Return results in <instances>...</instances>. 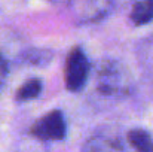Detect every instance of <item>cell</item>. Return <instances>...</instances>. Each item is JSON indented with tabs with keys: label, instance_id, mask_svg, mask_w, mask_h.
<instances>
[{
	"label": "cell",
	"instance_id": "6da1fadb",
	"mask_svg": "<svg viewBox=\"0 0 153 152\" xmlns=\"http://www.w3.org/2000/svg\"><path fill=\"white\" fill-rule=\"evenodd\" d=\"M132 76L116 58H102L95 67L94 93L107 101H120L132 93Z\"/></svg>",
	"mask_w": 153,
	"mask_h": 152
},
{
	"label": "cell",
	"instance_id": "7a4b0ae2",
	"mask_svg": "<svg viewBox=\"0 0 153 152\" xmlns=\"http://www.w3.org/2000/svg\"><path fill=\"white\" fill-rule=\"evenodd\" d=\"M91 73V63L80 46H73L64 64V84L71 93L83 90Z\"/></svg>",
	"mask_w": 153,
	"mask_h": 152
},
{
	"label": "cell",
	"instance_id": "3957f363",
	"mask_svg": "<svg viewBox=\"0 0 153 152\" xmlns=\"http://www.w3.org/2000/svg\"><path fill=\"white\" fill-rule=\"evenodd\" d=\"M30 136L39 142H61L67 136V124L64 113L59 109H53L40 116L30 127Z\"/></svg>",
	"mask_w": 153,
	"mask_h": 152
},
{
	"label": "cell",
	"instance_id": "277c9868",
	"mask_svg": "<svg viewBox=\"0 0 153 152\" xmlns=\"http://www.w3.org/2000/svg\"><path fill=\"white\" fill-rule=\"evenodd\" d=\"M71 13L77 22H97L105 18L113 9L111 1H73L70 3Z\"/></svg>",
	"mask_w": 153,
	"mask_h": 152
},
{
	"label": "cell",
	"instance_id": "5b68a950",
	"mask_svg": "<svg viewBox=\"0 0 153 152\" xmlns=\"http://www.w3.org/2000/svg\"><path fill=\"white\" fill-rule=\"evenodd\" d=\"M80 152H125V148L116 136L95 133L85 140Z\"/></svg>",
	"mask_w": 153,
	"mask_h": 152
},
{
	"label": "cell",
	"instance_id": "8992f818",
	"mask_svg": "<svg viewBox=\"0 0 153 152\" xmlns=\"http://www.w3.org/2000/svg\"><path fill=\"white\" fill-rule=\"evenodd\" d=\"M126 139L135 152H153V136L144 128H131Z\"/></svg>",
	"mask_w": 153,
	"mask_h": 152
},
{
	"label": "cell",
	"instance_id": "52a82bcc",
	"mask_svg": "<svg viewBox=\"0 0 153 152\" xmlns=\"http://www.w3.org/2000/svg\"><path fill=\"white\" fill-rule=\"evenodd\" d=\"M43 90V82L39 78H30L25 82H22L18 90L15 91V100L22 103V101H30L37 99L42 94Z\"/></svg>",
	"mask_w": 153,
	"mask_h": 152
},
{
	"label": "cell",
	"instance_id": "ba28073f",
	"mask_svg": "<svg viewBox=\"0 0 153 152\" xmlns=\"http://www.w3.org/2000/svg\"><path fill=\"white\" fill-rule=\"evenodd\" d=\"M129 19L134 25H144L153 21V0H143L132 4Z\"/></svg>",
	"mask_w": 153,
	"mask_h": 152
},
{
	"label": "cell",
	"instance_id": "9c48e42d",
	"mask_svg": "<svg viewBox=\"0 0 153 152\" xmlns=\"http://www.w3.org/2000/svg\"><path fill=\"white\" fill-rule=\"evenodd\" d=\"M52 51L48 49H31L28 52L24 54V60L27 63H31V64H36V66H43L46 63H49L52 58Z\"/></svg>",
	"mask_w": 153,
	"mask_h": 152
},
{
	"label": "cell",
	"instance_id": "30bf717a",
	"mask_svg": "<svg viewBox=\"0 0 153 152\" xmlns=\"http://www.w3.org/2000/svg\"><path fill=\"white\" fill-rule=\"evenodd\" d=\"M7 75H9V66H7V61H6V60L3 58V55L0 54V91H1V88L4 87V84H6Z\"/></svg>",
	"mask_w": 153,
	"mask_h": 152
}]
</instances>
